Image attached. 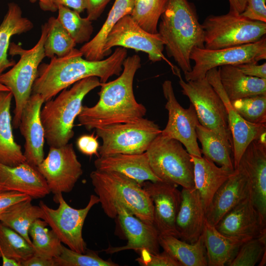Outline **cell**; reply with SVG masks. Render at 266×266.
I'll use <instances>...</instances> for the list:
<instances>
[{"label":"cell","instance_id":"6da1fadb","mask_svg":"<svg viewBox=\"0 0 266 266\" xmlns=\"http://www.w3.org/2000/svg\"><path fill=\"white\" fill-rule=\"evenodd\" d=\"M123 68L115 80L101 83L98 102L94 106H82L78 116L81 126L88 131L107 125L133 123L143 118L146 107L138 103L133 89L134 75L141 67L137 55L127 57Z\"/></svg>","mask_w":266,"mask_h":266},{"label":"cell","instance_id":"7a4b0ae2","mask_svg":"<svg viewBox=\"0 0 266 266\" xmlns=\"http://www.w3.org/2000/svg\"><path fill=\"white\" fill-rule=\"evenodd\" d=\"M127 56L123 47L115 49L109 57L99 61H90L73 48L62 57H53L49 64H40L32 93L41 95L45 102L50 100L68 87L87 77L95 76L105 83L113 75H120Z\"/></svg>","mask_w":266,"mask_h":266},{"label":"cell","instance_id":"3957f363","mask_svg":"<svg viewBox=\"0 0 266 266\" xmlns=\"http://www.w3.org/2000/svg\"><path fill=\"white\" fill-rule=\"evenodd\" d=\"M160 18L158 32L167 55L184 73L191 71L192 49L204 48L203 30L193 5L187 0H168Z\"/></svg>","mask_w":266,"mask_h":266},{"label":"cell","instance_id":"277c9868","mask_svg":"<svg viewBox=\"0 0 266 266\" xmlns=\"http://www.w3.org/2000/svg\"><path fill=\"white\" fill-rule=\"evenodd\" d=\"M90 177L99 203L108 217H117V208L122 206L140 220L153 224V202L135 181L117 172L97 169L91 172Z\"/></svg>","mask_w":266,"mask_h":266},{"label":"cell","instance_id":"5b68a950","mask_svg":"<svg viewBox=\"0 0 266 266\" xmlns=\"http://www.w3.org/2000/svg\"><path fill=\"white\" fill-rule=\"evenodd\" d=\"M101 83L97 77H87L73 84L70 89L63 90L54 100L45 102L40 111V119L49 147L68 143L74 135V122L82 110L84 98Z\"/></svg>","mask_w":266,"mask_h":266},{"label":"cell","instance_id":"8992f818","mask_svg":"<svg viewBox=\"0 0 266 266\" xmlns=\"http://www.w3.org/2000/svg\"><path fill=\"white\" fill-rule=\"evenodd\" d=\"M48 32L46 22L41 26L38 41L30 49H25L14 42L10 44L9 54L19 55L20 59L11 69L0 75V83L11 92L14 98L15 107L12 124L15 129L19 128L22 111L30 98L37 76L38 66L45 57L44 44Z\"/></svg>","mask_w":266,"mask_h":266},{"label":"cell","instance_id":"52a82bcc","mask_svg":"<svg viewBox=\"0 0 266 266\" xmlns=\"http://www.w3.org/2000/svg\"><path fill=\"white\" fill-rule=\"evenodd\" d=\"M183 95L195 107L199 123L213 132L233 151V139L226 106L206 76L184 81L180 72L176 75Z\"/></svg>","mask_w":266,"mask_h":266},{"label":"cell","instance_id":"ba28073f","mask_svg":"<svg viewBox=\"0 0 266 266\" xmlns=\"http://www.w3.org/2000/svg\"><path fill=\"white\" fill-rule=\"evenodd\" d=\"M146 152L152 171L162 181L184 188H195L191 156L179 141L161 133Z\"/></svg>","mask_w":266,"mask_h":266},{"label":"cell","instance_id":"9c48e42d","mask_svg":"<svg viewBox=\"0 0 266 266\" xmlns=\"http://www.w3.org/2000/svg\"><path fill=\"white\" fill-rule=\"evenodd\" d=\"M204 48L219 49L253 43L266 34V22L252 20L229 11L207 16L201 24Z\"/></svg>","mask_w":266,"mask_h":266},{"label":"cell","instance_id":"30bf717a","mask_svg":"<svg viewBox=\"0 0 266 266\" xmlns=\"http://www.w3.org/2000/svg\"><path fill=\"white\" fill-rule=\"evenodd\" d=\"M95 130L97 136L102 141L99 148V157L145 152L162 132L158 125L144 117L135 122L112 124Z\"/></svg>","mask_w":266,"mask_h":266},{"label":"cell","instance_id":"8fae6325","mask_svg":"<svg viewBox=\"0 0 266 266\" xmlns=\"http://www.w3.org/2000/svg\"><path fill=\"white\" fill-rule=\"evenodd\" d=\"M54 200L59 203L56 209L40 201L39 206L43 212L42 219L47 223L62 243L76 252L86 253L88 249L82 236L83 226L91 209L99 203L98 197L91 195L87 205L80 209L68 204L62 194L54 196Z\"/></svg>","mask_w":266,"mask_h":266},{"label":"cell","instance_id":"7c38bea8","mask_svg":"<svg viewBox=\"0 0 266 266\" xmlns=\"http://www.w3.org/2000/svg\"><path fill=\"white\" fill-rule=\"evenodd\" d=\"M190 59L195 65L191 71L184 73L186 81L203 78L213 68L258 62L266 59V35L253 43L219 49L194 47Z\"/></svg>","mask_w":266,"mask_h":266},{"label":"cell","instance_id":"4fadbf2b","mask_svg":"<svg viewBox=\"0 0 266 266\" xmlns=\"http://www.w3.org/2000/svg\"><path fill=\"white\" fill-rule=\"evenodd\" d=\"M120 46L146 53L149 60L157 62L164 60L175 74L179 68L169 61L163 54L165 43L160 34L149 33L141 28L127 15L122 18L107 36L103 48L104 57L111 52V48Z\"/></svg>","mask_w":266,"mask_h":266},{"label":"cell","instance_id":"5bb4252c","mask_svg":"<svg viewBox=\"0 0 266 266\" xmlns=\"http://www.w3.org/2000/svg\"><path fill=\"white\" fill-rule=\"evenodd\" d=\"M54 196L68 193L73 189L83 174L72 143L50 147L45 159L37 166Z\"/></svg>","mask_w":266,"mask_h":266},{"label":"cell","instance_id":"9a60e30c","mask_svg":"<svg viewBox=\"0 0 266 266\" xmlns=\"http://www.w3.org/2000/svg\"><path fill=\"white\" fill-rule=\"evenodd\" d=\"M162 89L166 100L165 108L168 111V120L161 134L179 141L191 155L202 157L197 142L196 129L199 121L194 106L190 103L188 108H184L180 104L171 81L165 80Z\"/></svg>","mask_w":266,"mask_h":266},{"label":"cell","instance_id":"2e32d148","mask_svg":"<svg viewBox=\"0 0 266 266\" xmlns=\"http://www.w3.org/2000/svg\"><path fill=\"white\" fill-rule=\"evenodd\" d=\"M206 77L226 108L232 136L233 159L234 168L235 169L249 144L254 140L258 139L261 134L266 132V124H257L248 122L233 108L221 83L218 67L208 70Z\"/></svg>","mask_w":266,"mask_h":266},{"label":"cell","instance_id":"e0dca14e","mask_svg":"<svg viewBox=\"0 0 266 266\" xmlns=\"http://www.w3.org/2000/svg\"><path fill=\"white\" fill-rule=\"evenodd\" d=\"M177 186L163 181H146L142 185L153 202V224L159 235H171L178 238L175 221L181 197Z\"/></svg>","mask_w":266,"mask_h":266},{"label":"cell","instance_id":"ac0fdd59","mask_svg":"<svg viewBox=\"0 0 266 266\" xmlns=\"http://www.w3.org/2000/svg\"><path fill=\"white\" fill-rule=\"evenodd\" d=\"M222 234L246 241L266 233V219L255 205L251 193L215 226Z\"/></svg>","mask_w":266,"mask_h":266},{"label":"cell","instance_id":"d6986e66","mask_svg":"<svg viewBox=\"0 0 266 266\" xmlns=\"http://www.w3.org/2000/svg\"><path fill=\"white\" fill-rule=\"evenodd\" d=\"M117 210L120 226L128 242L122 246H109L103 251L108 254L127 250H133L138 255L143 251L152 254L159 253V233L153 224L140 220L123 207H118Z\"/></svg>","mask_w":266,"mask_h":266},{"label":"cell","instance_id":"ffe728a7","mask_svg":"<svg viewBox=\"0 0 266 266\" xmlns=\"http://www.w3.org/2000/svg\"><path fill=\"white\" fill-rule=\"evenodd\" d=\"M44 102L41 95L32 93L22 111L19 126L25 139L23 154L26 162L35 166L44 159V131L40 119Z\"/></svg>","mask_w":266,"mask_h":266},{"label":"cell","instance_id":"44dd1931","mask_svg":"<svg viewBox=\"0 0 266 266\" xmlns=\"http://www.w3.org/2000/svg\"><path fill=\"white\" fill-rule=\"evenodd\" d=\"M236 168L248 178L255 205L266 219V144L258 139L252 141Z\"/></svg>","mask_w":266,"mask_h":266},{"label":"cell","instance_id":"7402d4cb","mask_svg":"<svg viewBox=\"0 0 266 266\" xmlns=\"http://www.w3.org/2000/svg\"><path fill=\"white\" fill-rule=\"evenodd\" d=\"M15 191L32 199L45 197L51 192L37 166L27 162L11 166L0 163V192Z\"/></svg>","mask_w":266,"mask_h":266},{"label":"cell","instance_id":"603a6c76","mask_svg":"<svg viewBox=\"0 0 266 266\" xmlns=\"http://www.w3.org/2000/svg\"><path fill=\"white\" fill-rule=\"evenodd\" d=\"M249 181L238 168L220 187L206 209V221L215 226L231 209L251 193Z\"/></svg>","mask_w":266,"mask_h":266},{"label":"cell","instance_id":"cb8c5ba5","mask_svg":"<svg viewBox=\"0 0 266 266\" xmlns=\"http://www.w3.org/2000/svg\"><path fill=\"white\" fill-rule=\"evenodd\" d=\"M181 202L175 221L179 239L190 243L196 242L203 233L205 208L197 190L182 188Z\"/></svg>","mask_w":266,"mask_h":266},{"label":"cell","instance_id":"d4e9b609","mask_svg":"<svg viewBox=\"0 0 266 266\" xmlns=\"http://www.w3.org/2000/svg\"><path fill=\"white\" fill-rule=\"evenodd\" d=\"M96 169L120 173L142 186L146 181H162L152 171L146 152L117 154L99 157L94 162Z\"/></svg>","mask_w":266,"mask_h":266},{"label":"cell","instance_id":"484cf974","mask_svg":"<svg viewBox=\"0 0 266 266\" xmlns=\"http://www.w3.org/2000/svg\"><path fill=\"white\" fill-rule=\"evenodd\" d=\"M191 156L194 164L195 188L200 196L206 211L216 192L234 170L218 166L203 156Z\"/></svg>","mask_w":266,"mask_h":266},{"label":"cell","instance_id":"4316f807","mask_svg":"<svg viewBox=\"0 0 266 266\" xmlns=\"http://www.w3.org/2000/svg\"><path fill=\"white\" fill-rule=\"evenodd\" d=\"M12 98L11 91H0V163L11 166L26 162L13 134L10 113Z\"/></svg>","mask_w":266,"mask_h":266},{"label":"cell","instance_id":"83f0119b","mask_svg":"<svg viewBox=\"0 0 266 266\" xmlns=\"http://www.w3.org/2000/svg\"><path fill=\"white\" fill-rule=\"evenodd\" d=\"M218 68L221 83L230 101L266 94V79L246 75L235 66H223Z\"/></svg>","mask_w":266,"mask_h":266},{"label":"cell","instance_id":"f1b7e54d","mask_svg":"<svg viewBox=\"0 0 266 266\" xmlns=\"http://www.w3.org/2000/svg\"><path fill=\"white\" fill-rule=\"evenodd\" d=\"M203 234L208 266H227L245 242L222 234L206 221Z\"/></svg>","mask_w":266,"mask_h":266},{"label":"cell","instance_id":"f546056e","mask_svg":"<svg viewBox=\"0 0 266 266\" xmlns=\"http://www.w3.org/2000/svg\"><path fill=\"white\" fill-rule=\"evenodd\" d=\"M159 244L164 251L181 266H207V258L202 233L190 243L171 235H159Z\"/></svg>","mask_w":266,"mask_h":266},{"label":"cell","instance_id":"4dcf8cb0","mask_svg":"<svg viewBox=\"0 0 266 266\" xmlns=\"http://www.w3.org/2000/svg\"><path fill=\"white\" fill-rule=\"evenodd\" d=\"M33 27L32 21L22 16V10L17 4L8 3L7 12L0 25V75L16 64L14 60L7 58L11 37L26 33Z\"/></svg>","mask_w":266,"mask_h":266},{"label":"cell","instance_id":"1f68e13d","mask_svg":"<svg viewBox=\"0 0 266 266\" xmlns=\"http://www.w3.org/2000/svg\"><path fill=\"white\" fill-rule=\"evenodd\" d=\"M135 0H115L107 17L99 32L79 49L83 56L90 61H99L104 57L103 48L107 35L124 16L131 15Z\"/></svg>","mask_w":266,"mask_h":266},{"label":"cell","instance_id":"d6a6232c","mask_svg":"<svg viewBox=\"0 0 266 266\" xmlns=\"http://www.w3.org/2000/svg\"><path fill=\"white\" fill-rule=\"evenodd\" d=\"M32 200V198L29 197L17 202L0 216V222L18 233L31 245L29 234L30 227L36 220L42 219L43 217L42 209L39 206L33 204Z\"/></svg>","mask_w":266,"mask_h":266},{"label":"cell","instance_id":"836d02e7","mask_svg":"<svg viewBox=\"0 0 266 266\" xmlns=\"http://www.w3.org/2000/svg\"><path fill=\"white\" fill-rule=\"evenodd\" d=\"M197 139L201 145V154L208 160L229 170L233 171V151L211 131L199 123L197 126Z\"/></svg>","mask_w":266,"mask_h":266},{"label":"cell","instance_id":"e575fe53","mask_svg":"<svg viewBox=\"0 0 266 266\" xmlns=\"http://www.w3.org/2000/svg\"><path fill=\"white\" fill-rule=\"evenodd\" d=\"M47 223L38 219L31 225L29 234L34 254L46 259H54L61 253L63 244L56 234L47 228Z\"/></svg>","mask_w":266,"mask_h":266},{"label":"cell","instance_id":"d590c367","mask_svg":"<svg viewBox=\"0 0 266 266\" xmlns=\"http://www.w3.org/2000/svg\"><path fill=\"white\" fill-rule=\"evenodd\" d=\"M47 24L48 32L44 44L45 57H62L74 48L76 43L57 18L51 17Z\"/></svg>","mask_w":266,"mask_h":266},{"label":"cell","instance_id":"8d00e7d4","mask_svg":"<svg viewBox=\"0 0 266 266\" xmlns=\"http://www.w3.org/2000/svg\"><path fill=\"white\" fill-rule=\"evenodd\" d=\"M168 0H135L131 16L143 30L157 33L159 19Z\"/></svg>","mask_w":266,"mask_h":266},{"label":"cell","instance_id":"74e56055","mask_svg":"<svg viewBox=\"0 0 266 266\" xmlns=\"http://www.w3.org/2000/svg\"><path fill=\"white\" fill-rule=\"evenodd\" d=\"M34 253L32 245L18 233L0 222V258H11L21 263Z\"/></svg>","mask_w":266,"mask_h":266},{"label":"cell","instance_id":"f35d334b","mask_svg":"<svg viewBox=\"0 0 266 266\" xmlns=\"http://www.w3.org/2000/svg\"><path fill=\"white\" fill-rule=\"evenodd\" d=\"M57 19L76 43L88 42L93 32L92 21L87 17L82 18L80 13L66 6L58 7Z\"/></svg>","mask_w":266,"mask_h":266},{"label":"cell","instance_id":"ab89813d","mask_svg":"<svg viewBox=\"0 0 266 266\" xmlns=\"http://www.w3.org/2000/svg\"><path fill=\"white\" fill-rule=\"evenodd\" d=\"M230 101L233 108L247 122L266 124V94L251 96Z\"/></svg>","mask_w":266,"mask_h":266},{"label":"cell","instance_id":"60d3db41","mask_svg":"<svg viewBox=\"0 0 266 266\" xmlns=\"http://www.w3.org/2000/svg\"><path fill=\"white\" fill-rule=\"evenodd\" d=\"M56 266H117L110 260L100 258L98 253L88 249L85 253L76 252L64 245L61 254L54 258Z\"/></svg>","mask_w":266,"mask_h":266},{"label":"cell","instance_id":"b9f144b4","mask_svg":"<svg viewBox=\"0 0 266 266\" xmlns=\"http://www.w3.org/2000/svg\"><path fill=\"white\" fill-rule=\"evenodd\" d=\"M266 252V233L249 239L241 245L229 266H254Z\"/></svg>","mask_w":266,"mask_h":266},{"label":"cell","instance_id":"7bdbcfd3","mask_svg":"<svg viewBox=\"0 0 266 266\" xmlns=\"http://www.w3.org/2000/svg\"><path fill=\"white\" fill-rule=\"evenodd\" d=\"M135 260L142 266H181L168 253L164 250L162 253L152 254L143 251Z\"/></svg>","mask_w":266,"mask_h":266},{"label":"cell","instance_id":"ee69618b","mask_svg":"<svg viewBox=\"0 0 266 266\" xmlns=\"http://www.w3.org/2000/svg\"><path fill=\"white\" fill-rule=\"evenodd\" d=\"M246 5L240 15L247 19L266 22V0H245Z\"/></svg>","mask_w":266,"mask_h":266},{"label":"cell","instance_id":"f6af8a7d","mask_svg":"<svg viewBox=\"0 0 266 266\" xmlns=\"http://www.w3.org/2000/svg\"><path fill=\"white\" fill-rule=\"evenodd\" d=\"M98 136L92 134H84L80 136L77 140L76 145L78 150L83 154L92 156L95 155L99 157V143L97 140Z\"/></svg>","mask_w":266,"mask_h":266},{"label":"cell","instance_id":"bcb514c9","mask_svg":"<svg viewBox=\"0 0 266 266\" xmlns=\"http://www.w3.org/2000/svg\"><path fill=\"white\" fill-rule=\"evenodd\" d=\"M29 197L27 194L15 191L0 192V216L12 204Z\"/></svg>","mask_w":266,"mask_h":266},{"label":"cell","instance_id":"7dc6e473","mask_svg":"<svg viewBox=\"0 0 266 266\" xmlns=\"http://www.w3.org/2000/svg\"><path fill=\"white\" fill-rule=\"evenodd\" d=\"M110 0H84L87 18L91 21L99 18Z\"/></svg>","mask_w":266,"mask_h":266},{"label":"cell","instance_id":"c3c4849f","mask_svg":"<svg viewBox=\"0 0 266 266\" xmlns=\"http://www.w3.org/2000/svg\"><path fill=\"white\" fill-rule=\"evenodd\" d=\"M244 74L266 79V63L258 65V62L245 63L235 66Z\"/></svg>","mask_w":266,"mask_h":266},{"label":"cell","instance_id":"681fc988","mask_svg":"<svg viewBox=\"0 0 266 266\" xmlns=\"http://www.w3.org/2000/svg\"><path fill=\"white\" fill-rule=\"evenodd\" d=\"M21 264V266H56L54 259H46L34 254Z\"/></svg>","mask_w":266,"mask_h":266},{"label":"cell","instance_id":"f907efd6","mask_svg":"<svg viewBox=\"0 0 266 266\" xmlns=\"http://www.w3.org/2000/svg\"><path fill=\"white\" fill-rule=\"evenodd\" d=\"M55 1L58 7L60 5H64L79 13L85 9L84 0H55Z\"/></svg>","mask_w":266,"mask_h":266},{"label":"cell","instance_id":"816d5d0a","mask_svg":"<svg viewBox=\"0 0 266 266\" xmlns=\"http://www.w3.org/2000/svg\"><path fill=\"white\" fill-rule=\"evenodd\" d=\"M31 2L39 1L40 8L44 11L55 12L58 10V6L55 0H29Z\"/></svg>","mask_w":266,"mask_h":266},{"label":"cell","instance_id":"f5cc1de1","mask_svg":"<svg viewBox=\"0 0 266 266\" xmlns=\"http://www.w3.org/2000/svg\"><path fill=\"white\" fill-rule=\"evenodd\" d=\"M230 9V11L236 14H240L244 10L245 5V0H228Z\"/></svg>","mask_w":266,"mask_h":266},{"label":"cell","instance_id":"db71d44e","mask_svg":"<svg viewBox=\"0 0 266 266\" xmlns=\"http://www.w3.org/2000/svg\"><path fill=\"white\" fill-rule=\"evenodd\" d=\"M1 258L2 266H21V263L14 259L5 256H2Z\"/></svg>","mask_w":266,"mask_h":266},{"label":"cell","instance_id":"11a10c76","mask_svg":"<svg viewBox=\"0 0 266 266\" xmlns=\"http://www.w3.org/2000/svg\"><path fill=\"white\" fill-rule=\"evenodd\" d=\"M266 253L265 252L264 254L263 255V256H262L260 261L259 262V266H265L266 263Z\"/></svg>","mask_w":266,"mask_h":266},{"label":"cell","instance_id":"9f6ffc18","mask_svg":"<svg viewBox=\"0 0 266 266\" xmlns=\"http://www.w3.org/2000/svg\"><path fill=\"white\" fill-rule=\"evenodd\" d=\"M0 91H10L6 86L0 83Z\"/></svg>","mask_w":266,"mask_h":266}]
</instances>
